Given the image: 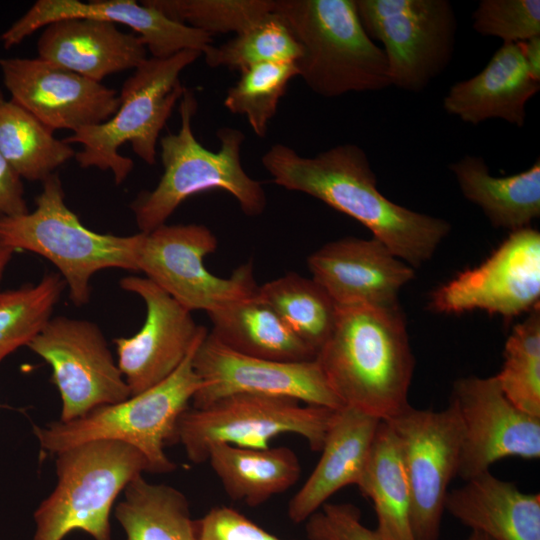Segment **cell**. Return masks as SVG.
I'll list each match as a JSON object with an SVG mask.
<instances>
[{
	"label": "cell",
	"mask_w": 540,
	"mask_h": 540,
	"mask_svg": "<svg viewBox=\"0 0 540 540\" xmlns=\"http://www.w3.org/2000/svg\"><path fill=\"white\" fill-rule=\"evenodd\" d=\"M473 29L503 43L540 36L539 0H481L472 15Z\"/></svg>",
	"instance_id": "37"
},
{
	"label": "cell",
	"mask_w": 540,
	"mask_h": 540,
	"mask_svg": "<svg viewBox=\"0 0 540 540\" xmlns=\"http://www.w3.org/2000/svg\"><path fill=\"white\" fill-rule=\"evenodd\" d=\"M540 233L512 231L480 266L465 270L435 290L430 309L441 313L484 310L513 317L539 306Z\"/></svg>",
	"instance_id": "15"
},
{
	"label": "cell",
	"mask_w": 540,
	"mask_h": 540,
	"mask_svg": "<svg viewBox=\"0 0 540 540\" xmlns=\"http://www.w3.org/2000/svg\"><path fill=\"white\" fill-rule=\"evenodd\" d=\"M119 285L141 297L146 306L140 330L113 340L118 367L132 396L168 378L205 327L197 325L191 311L146 277L127 276Z\"/></svg>",
	"instance_id": "18"
},
{
	"label": "cell",
	"mask_w": 540,
	"mask_h": 540,
	"mask_svg": "<svg viewBox=\"0 0 540 540\" xmlns=\"http://www.w3.org/2000/svg\"><path fill=\"white\" fill-rule=\"evenodd\" d=\"M521 47L528 72L540 82V36L521 42Z\"/></svg>",
	"instance_id": "41"
},
{
	"label": "cell",
	"mask_w": 540,
	"mask_h": 540,
	"mask_svg": "<svg viewBox=\"0 0 540 540\" xmlns=\"http://www.w3.org/2000/svg\"><path fill=\"white\" fill-rule=\"evenodd\" d=\"M217 246L216 236L205 225L164 224L141 232L137 268L187 310L209 314L255 296L259 287L252 261L240 265L228 278L210 273L204 258Z\"/></svg>",
	"instance_id": "11"
},
{
	"label": "cell",
	"mask_w": 540,
	"mask_h": 540,
	"mask_svg": "<svg viewBox=\"0 0 540 540\" xmlns=\"http://www.w3.org/2000/svg\"><path fill=\"white\" fill-rule=\"evenodd\" d=\"M65 18H94L134 30L154 58H167L182 50L203 52L212 35L170 20L157 9L133 0H38L6 31L0 40L9 49L46 25Z\"/></svg>",
	"instance_id": "20"
},
{
	"label": "cell",
	"mask_w": 540,
	"mask_h": 540,
	"mask_svg": "<svg viewBox=\"0 0 540 540\" xmlns=\"http://www.w3.org/2000/svg\"><path fill=\"white\" fill-rule=\"evenodd\" d=\"M208 316L212 323L209 334L235 352L281 362H304L316 358V351L257 294Z\"/></svg>",
	"instance_id": "26"
},
{
	"label": "cell",
	"mask_w": 540,
	"mask_h": 540,
	"mask_svg": "<svg viewBox=\"0 0 540 540\" xmlns=\"http://www.w3.org/2000/svg\"><path fill=\"white\" fill-rule=\"evenodd\" d=\"M205 328L180 366L159 384L114 404L94 408L71 421H53L33 426L41 450L51 454L94 440H117L140 450L150 473H170L176 469L164 448L174 444L180 415L189 408L202 382L193 368V356Z\"/></svg>",
	"instance_id": "5"
},
{
	"label": "cell",
	"mask_w": 540,
	"mask_h": 540,
	"mask_svg": "<svg viewBox=\"0 0 540 540\" xmlns=\"http://www.w3.org/2000/svg\"><path fill=\"white\" fill-rule=\"evenodd\" d=\"M0 70L11 100L52 132L104 123L120 104L116 90L38 57L1 58Z\"/></svg>",
	"instance_id": "17"
},
{
	"label": "cell",
	"mask_w": 540,
	"mask_h": 540,
	"mask_svg": "<svg viewBox=\"0 0 540 540\" xmlns=\"http://www.w3.org/2000/svg\"><path fill=\"white\" fill-rule=\"evenodd\" d=\"M450 404L462 429L457 476L468 481L506 457H540V417L531 416L504 395L496 376H469L453 386Z\"/></svg>",
	"instance_id": "14"
},
{
	"label": "cell",
	"mask_w": 540,
	"mask_h": 540,
	"mask_svg": "<svg viewBox=\"0 0 540 540\" xmlns=\"http://www.w3.org/2000/svg\"><path fill=\"white\" fill-rule=\"evenodd\" d=\"M302 54L295 62L305 84L333 98L390 86L383 49L364 30L355 0H275Z\"/></svg>",
	"instance_id": "4"
},
{
	"label": "cell",
	"mask_w": 540,
	"mask_h": 540,
	"mask_svg": "<svg viewBox=\"0 0 540 540\" xmlns=\"http://www.w3.org/2000/svg\"><path fill=\"white\" fill-rule=\"evenodd\" d=\"M0 153L22 179L43 182L76 152L0 90Z\"/></svg>",
	"instance_id": "30"
},
{
	"label": "cell",
	"mask_w": 540,
	"mask_h": 540,
	"mask_svg": "<svg viewBox=\"0 0 540 540\" xmlns=\"http://www.w3.org/2000/svg\"><path fill=\"white\" fill-rule=\"evenodd\" d=\"M448 491L445 510L493 540H540V495L484 472Z\"/></svg>",
	"instance_id": "24"
},
{
	"label": "cell",
	"mask_w": 540,
	"mask_h": 540,
	"mask_svg": "<svg viewBox=\"0 0 540 540\" xmlns=\"http://www.w3.org/2000/svg\"><path fill=\"white\" fill-rule=\"evenodd\" d=\"M201 55V51L186 49L167 58L143 61L123 83L119 107L109 120L64 138L70 145L82 146L74 156L79 165L110 170L115 183L121 184L134 166L132 159L118 152L127 142L139 158L153 165L160 132L186 89L180 74Z\"/></svg>",
	"instance_id": "7"
},
{
	"label": "cell",
	"mask_w": 540,
	"mask_h": 540,
	"mask_svg": "<svg viewBox=\"0 0 540 540\" xmlns=\"http://www.w3.org/2000/svg\"><path fill=\"white\" fill-rule=\"evenodd\" d=\"M257 296L316 353L331 336L338 307L312 278L289 272L259 286Z\"/></svg>",
	"instance_id": "31"
},
{
	"label": "cell",
	"mask_w": 540,
	"mask_h": 540,
	"mask_svg": "<svg viewBox=\"0 0 540 540\" xmlns=\"http://www.w3.org/2000/svg\"><path fill=\"white\" fill-rule=\"evenodd\" d=\"M196 523L198 540H282L227 506L210 509Z\"/></svg>",
	"instance_id": "39"
},
{
	"label": "cell",
	"mask_w": 540,
	"mask_h": 540,
	"mask_svg": "<svg viewBox=\"0 0 540 540\" xmlns=\"http://www.w3.org/2000/svg\"><path fill=\"white\" fill-rule=\"evenodd\" d=\"M374 505L375 529L387 540H414L411 526V494L400 442L391 426L381 421L369 458L357 485Z\"/></svg>",
	"instance_id": "28"
},
{
	"label": "cell",
	"mask_w": 540,
	"mask_h": 540,
	"mask_svg": "<svg viewBox=\"0 0 540 540\" xmlns=\"http://www.w3.org/2000/svg\"><path fill=\"white\" fill-rule=\"evenodd\" d=\"M193 368L202 382L191 401L194 408L238 393L289 397L330 409L343 407L316 360L281 362L247 356L224 346L209 332L194 353Z\"/></svg>",
	"instance_id": "16"
},
{
	"label": "cell",
	"mask_w": 540,
	"mask_h": 540,
	"mask_svg": "<svg viewBox=\"0 0 540 540\" xmlns=\"http://www.w3.org/2000/svg\"><path fill=\"white\" fill-rule=\"evenodd\" d=\"M197 107L194 93L185 89L179 100V130L160 139L163 174L154 189L142 192L131 204L140 232L148 233L166 224L187 198L208 190L228 192L248 216L261 215L266 208L263 185L242 167L243 132L223 127L216 133L219 150L207 149L192 130Z\"/></svg>",
	"instance_id": "3"
},
{
	"label": "cell",
	"mask_w": 540,
	"mask_h": 540,
	"mask_svg": "<svg viewBox=\"0 0 540 540\" xmlns=\"http://www.w3.org/2000/svg\"><path fill=\"white\" fill-rule=\"evenodd\" d=\"M170 20L213 35L238 34L273 11V0H145Z\"/></svg>",
	"instance_id": "36"
},
{
	"label": "cell",
	"mask_w": 540,
	"mask_h": 540,
	"mask_svg": "<svg viewBox=\"0 0 540 540\" xmlns=\"http://www.w3.org/2000/svg\"><path fill=\"white\" fill-rule=\"evenodd\" d=\"M296 76L295 62H266L245 68L228 89L224 106L233 114L245 116L253 132L263 138L290 80Z\"/></svg>",
	"instance_id": "35"
},
{
	"label": "cell",
	"mask_w": 540,
	"mask_h": 540,
	"mask_svg": "<svg viewBox=\"0 0 540 540\" xmlns=\"http://www.w3.org/2000/svg\"><path fill=\"white\" fill-rule=\"evenodd\" d=\"M381 421L351 407L335 411L317 465L289 501L293 523L305 522L340 489L359 484Z\"/></svg>",
	"instance_id": "23"
},
{
	"label": "cell",
	"mask_w": 540,
	"mask_h": 540,
	"mask_svg": "<svg viewBox=\"0 0 540 540\" xmlns=\"http://www.w3.org/2000/svg\"><path fill=\"white\" fill-rule=\"evenodd\" d=\"M2 407H3V405H2V404H0V408H2Z\"/></svg>",
	"instance_id": "44"
},
{
	"label": "cell",
	"mask_w": 540,
	"mask_h": 540,
	"mask_svg": "<svg viewBox=\"0 0 540 540\" xmlns=\"http://www.w3.org/2000/svg\"><path fill=\"white\" fill-rule=\"evenodd\" d=\"M465 540H493L487 535L478 532V531H471L470 535Z\"/></svg>",
	"instance_id": "43"
},
{
	"label": "cell",
	"mask_w": 540,
	"mask_h": 540,
	"mask_svg": "<svg viewBox=\"0 0 540 540\" xmlns=\"http://www.w3.org/2000/svg\"><path fill=\"white\" fill-rule=\"evenodd\" d=\"M336 410L301 406L289 397L233 394L202 408H187L177 421L174 444L180 443L194 464L206 462L216 445L264 449L282 434L301 436L311 450L320 451Z\"/></svg>",
	"instance_id": "9"
},
{
	"label": "cell",
	"mask_w": 540,
	"mask_h": 540,
	"mask_svg": "<svg viewBox=\"0 0 540 540\" xmlns=\"http://www.w3.org/2000/svg\"><path fill=\"white\" fill-rule=\"evenodd\" d=\"M28 212L22 178L0 153V217Z\"/></svg>",
	"instance_id": "40"
},
{
	"label": "cell",
	"mask_w": 540,
	"mask_h": 540,
	"mask_svg": "<svg viewBox=\"0 0 540 540\" xmlns=\"http://www.w3.org/2000/svg\"><path fill=\"white\" fill-rule=\"evenodd\" d=\"M207 461L227 496L251 507L287 491L301 474L297 455L285 446L251 449L219 444L209 451Z\"/></svg>",
	"instance_id": "27"
},
{
	"label": "cell",
	"mask_w": 540,
	"mask_h": 540,
	"mask_svg": "<svg viewBox=\"0 0 540 540\" xmlns=\"http://www.w3.org/2000/svg\"><path fill=\"white\" fill-rule=\"evenodd\" d=\"M261 162L275 184L352 217L412 268L429 260L450 232L447 220L413 211L384 196L368 155L356 144L337 145L306 157L277 143Z\"/></svg>",
	"instance_id": "1"
},
{
	"label": "cell",
	"mask_w": 540,
	"mask_h": 540,
	"mask_svg": "<svg viewBox=\"0 0 540 540\" xmlns=\"http://www.w3.org/2000/svg\"><path fill=\"white\" fill-rule=\"evenodd\" d=\"M463 196L477 205L496 228L529 227L540 216V159L519 173L490 174L481 156L464 155L448 165Z\"/></svg>",
	"instance_id": "25"
},
{
	"label": "cell",
	"mask_w": 540,
	"mask_h": 540,
	"mask_svg": "<svg viewBox=\"0 0 540 540\" xmlns=\"http://www.w3.org/2000/svg\"><path fill=\"white\" fill-rule=\"evenodd\" d=\"M56 455L57 484L34 512L33 540H63L74 530L112 540L110 512L120 492L149 472L143 453L117 440H94Z\"/></svg>",
	"instance_id": "8"
},
{
	"label": "cell",
	"mask_w": 540,
	"mask_h": 540,
	"mask_svg": "<svg viewBox=\"0 0 540 540\" xmlns=\"http://www.w3.org/2000/svg\"><path fill=\"white\" fill-rule=\"evenodd\" d=\"M501 371L495 375L508 398L521 411L540 417V310L517 324L506 340Z\"/></svg>",
	"instance_id": "34"
},
{
	"label": "cell",
	"mask_w": 540,
	"mask_h": 540,
	"mask_svg": "<svg viewBox=\"0 0 540 540\" xmlns=\"http://www.w3.org/2000/svg\"><path fill=\"white\" fill-rule=\"evenodd\" d=\"M37 51L38 58L97 82L114 73L135 70L147 59V48L139 35L94 18H65L46 25Z\"/></svg>",
	"instance_id": "21"
},
{
	"label": "cell",
	"mask_w": 540,
	"mask_h": 540,
	"mask_svg": "<svg viewBox=\"0 0 540 540\" xmlns=\"http://www.w3.org/2000/svg\"><path fill=\"white\" fill-rule=\"evenodd\" d=\"M307 264L337 307L399 305L401 288L414 278L413 268L374 237L329 242L309 255Z\"/></svg>",
	"instance_id": "19"
},
{
	"label": "cell",
	"mask_w": 540,
	"mask_h": 540,
	"mask_svg": "<svg viewBox=\"0 0 540 540\" xmlns=\"http://www.w3.org/2000/svg\"><path fill=\"white\" fill-rule=\"evenodd\" d=\"M315 360L343 406L389 421L410 405L415 359L399 305L338 307Z\"/></svg>",
	"instance_id": "2"
},
{
	"label": "cell",
	"mask_w": 540,
	"mask_h": 540,
	"mask_svg": "<svg viewBox=\"0 0 540 540\" xmlns=\"http://www.w3.org/2000/svg\"><path fill=\"white\" fill-rule=\"evenodd\" d=\"M212 68L243 70L266 62H296L302 50L284 19L272 11L232 39L204 52Z\"/></svg>",
	"instance_id": "33"
},
{
	"label": "cell",
	"mask_w": 540,
	"mask_h": 540,
	"mask_svg": "<svg viewBox=\"0 0 540 540\" xmlns=\"http://www.w3.org/2000/svg\"><path fill=\"white\" fill-rule=\"evenodd\" d=\"M16 251L10 247L0 245V282L13 254Z\"/></svg>",
	"instance_id": "42"
},
{
	"label": "cell",
	"mask_w": 540,
	"mask_h": 540,
	"mask_svg": "<svg viewBox=\"0 0 540 540\" xmlns=\"http://www.w3.org/2000/svg\"><path fill=\"white\" fill-rule=\"evenodd\" d=\"M359 20L382 43L390 86L419 93L449 66L458 29L448 0H355Z\"/></svg>",
	"instance_id": "10"
},
{
	"label": "cell",
	"mask_w": 540,
	"mask_h": 540,
	"mask_svg": "<svg viewBox=\"0 0 540 540\" xmlns=\"http://www.w3.org/2000/svg\"><path fill=\"white\" fill-rule=\"evenodd\" d=\"M65 287L60 274L49 273L36 284L0 291V363L42 331Z\"/></svg>",
	"instance_id": "32"
},
{
	"label": "cell",
	"mask_w": 540,
	"mask_h": 540,
	"mask_svg": "<svg viewBox=\"0 0 540 540\" xmlns=\"http://www.w3.org/2000/svg\"><path fill=\"white\" fill-rule=\"evenodd\" d=\"M27 347L51 367L62 422L131 396L102 330L89 320L52 317Z\"/></svg>",
	"instance_id": "12"
},
{
	"label": "cell",
	"mask_w": 540,
	"mask_h": 540,
	"mask_svg": "<svg viewBox=\"0 0 540 540\" xmlns=\"http://www.w3.org/2000/svg\"><path fill=\"white\" fill-rule=\"evenodd\" d=\"M123 491L115 517L126 540H198L196 520L180 490L150 483L139 475Z\"/></svg>",
	"instance_id": "29"
},
{
	"label": "cell",
	"mask_w": 540,
	"mask_h": 540,
	"mask_svg": "<svg viewBox=\"0 0 540 540\" xmlns=\"http://www.w3.org/2000/svg\"><path fill=\"white\" fill-rule=\"evenodd\" d=\"M42 184L33 211L0 217V245L33 252L53 263L77 306L89 302L90 280L98 271L138 272L141 232L117 236L92 231L66 205L58 174H51Z\"/></svg>",
	"instance_id": "6"
},
{
	"label": "cell",
	"mask_w": 540,
	"mask_h": 540,
	"mask_svg": "<svg viewBox=\"0 0 540 540\" xmlns=\"http://www.w3.org/2000/svg\"><path fill=\"white\" fill-rule=\"evenodd\" d=\"M396 434L411 494L414 540H438L448 486L457 476L462 429L458 414L409 405L386 421Z\"/></svg>",
	"instance_id": "13"
},
{
	"label": "cell",
	"mask_w": 540,
	"mask_h": 540,
	"mask_svg": "<svg viewBox=\"0 0 540 540\" xmlns=\"http://www.w3.org/2000/svg\"><path fill=\"white\" fill-rule=\"evenodd\" d=\"M539 89L540 82L525 65L521 43H503L478 74L449 88L443 108L471 125L500 119L521 128L527 103Z\"/></svg>",
	"instance_id": "22"
},
{
	"label": "cell",
	"mask_w": 540,
	"mask_h": 540,
	"mask_svg": "<svg viewBox=\"0 0 540 540\" xmlns=\"http://www.w3.org/2000/svg\"><path fill=\"white\" fill-rule=\"evenodd\" d=\"M305 522L308 540H387L363 525L360 510L350 503H325Z\"/></svg>",
	"instance_id": "38"
}]
</instances>
